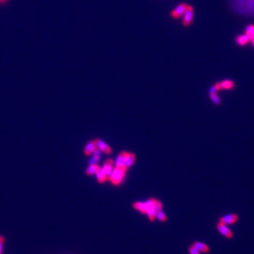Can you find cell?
Returning a JSON list of instances; mask_svg holds the SVG:
<instances>
[{"label": "cell", "instance_id": "cell-18", "mask_svg": "<svg viewBox=\"0 0 254 254\" xmlns=\"http://www.w3.org/2000/svg\"><path fill=\"white\" fill-rule=\"evenodd\" d=\"M95 174H96L97 179V181H98L99 183H101V184L104 183V181H106L107 178H108L105 174H104L103 171H102V168H100V169L97 172V173Z\"/></svg>", "mask_w": 254, "mask_h": 254}, {"label": "cell", "instance_id": "cell-15", "mask_svg": "<svg viewBox=\"0 0 254 254\" xmlns=\"http://www.w3.org/2000/svg\"><path fill=\"white\" fill-rule=\"evenodd\" d=\"M127 154V152H126V151H122V152L117 156V158H116V167H123Z\"/></svg>", "mask_w": 254, "mask_h": 254}, {"label": "cell", "instance_id": "cell-17", "mask_svg": "<svg viewBox=\"0 0 254 254\" xmlns=\"http://www.w3.org/2000/svg\"><path fill=\"white\" fill-rule=\"evenodd\" d=\"M134 208L141 212V213L143 214H146V207L145 204H144L143 202H136L134 203V205H133Z\"/></svg>", "mask_w": 254, "mask_h": 254}, {"label": "cell", "instance_id": "cell-14", "mask_svg": "<svg viewBox=\"0 0 254 254\" xmlns=\"http://www.w3.org/2000/svg\"><path fill=\"white\" fill-rule=\"evenodd\" d=\"M244 33L247 35L249 38H250L251 40L252 41L254 40V23H249V24L246 25L245 28H244Z\"/></svg>", "mask_w": 254, "mask_h": 254}, {"label": "cell", "instance_id": "cell-7", "mask_svg": "<svg viewBox=\"0 0 254 254\" xmlns=\"http://www.w3.org/2000/svg\"><path fill=\"white\" fill-rule=\"evenodd\" d=\"M217 229H218V232L221 233L223 236H225L226 238H228V239L233 238V236H234V235H233L232 232L229 229V227H228L227 225H225V224L219 222L218 224H217Z\"/></svg>", "mask_w": 254, "mask_h": 254}, {"label": "cell", "instance_id": "cell-25", "mask_svg": "<svg viewBox=\"0 0 254 254\" xmlns=\"http://www.w3.org/2000/svg\"><path fill=\"white\" fill-rule=\"evenodd\" d=\"M4 1H5V0H0V2H4Z\"/></svg>", "mask_w": 254, "mask_h": 254}, {"label": "cell", "instance_id": "cell-6", "mask_svg": "<svg viewBox=\"0 0 254 254\" xmlns=\"http://www.w3.org/2000/svg\"><path fill=\"white\" fill-rule=\"evenodd\" d=\"M219 222L225 224L226 225H230L236 223L239 220V216L237 214H228L225 216L221 217Z\"/></svg>", "mask_w": 254, "mask_h": 254}, {"label": "cell", "instance_id": "cell-21", "mask_svg": "<svg viewBox=\"0 0 254 254\" xmlns=\"http://www.w3.org/2000/svg\"><path fill=\"white\" fill-rule=\"evenodd\" d=\"M188 251H189L190 254H200V251H198L197 249L193 246L189 247V249H188Z\"/></svg>", "mask_w": 254, "mask_h": 254}, {"label": "cell", "instance_id": "cell-23", "mask_svg": "<svg viewBox=\"0 0 254 254\" xmlns=\"http://www.w3.org/2000/svg\"><path fill=\"white\" fill-rule=\"evenodd\" d=\"M4 237L0 236V254L2 253V247H3V244H4Z\"/></svg>", "mask_w": 254, "mask_h": 254}, {"label": "cell", "instance_id": "cell-13", "mask_svg": "<svg viewBox=\"0 0 254 254\" xmlns=\"http://www.w3.org/2000/svg\"><path fill=\"white\" fill-rule=\"evenodd\" d=\"M97 148L96 143L95 141H91L86 145L85 148L84 149V154L85 155H90L94 152V150Z\"/></svg>", "mask_w": 254, "mask_h": 254}, {"label": "cell", "instance_id": "cell-10", "mask_svg": "<svg viewBox=\"0 0 254 254\" xmlns=\"http://www.w3.org/2000/svg\"><path fill=\"white\" fill-rule=\"evenodd\" d=\"M95 143H96L97 148H99L100 150L104 152L106 154H110L112 153L111 148H109V146L107 145V144L104 143V141H102V140L100 139H96L95 140Z\"/></svg>", "mask_w": 254, "mask_h": 254}, {"label": "cell", "instance_id": "cell-5", "mask_svg": "<svg viewBox=\"0 0 254 254\" xmlns=\"http://www.w3.org/2000/svg\"><path fill=\"white\" fill-rule=\"evenodd\" d=\"M251 39L245 33H240L234 37V43L239 47H245L251 43Z\"/></svg>", "mask_w": 254, "mask_h": 254}, {"label": "cell", "instance_id": "cell-4", "mask_svg": "<svg viewBox=\"0 0 254 254\" xmlns=\"http://www.w3.org/2000/svg\"><path fill=\"white\" fill-rule=\"evenodd\" d=\"M194 8L192 5L188 4L187 11H186L184 15L183 16L182 20V25L183 26L186 28L190 27L192 25L193 22V19H194Z\"/></svg>", "mask_w": 254, "mask_h": 254}, {"label": "cell", "instance_id": "cell-9", "mask_svg": "<svg viewBox=\"0 0 254 254\" xmlns=\"http://www.w3.org/2000/svg\"><path fill=\"white\" fill-rule=\"evenodd\" d=\"M218 83L219 85H220L221 90H232L234 89L235 87V83L234 82V81L230 80V79H225V80H223L222 81L218 82Z\"/></svg>", "mask_w": 254, "mask_h": 254}, {"label": "cell", "instance_id": "cell-20", "mask_svg": "<svg viewBox=\"0 0 254 254\" xmlns=\"http://www.w3.org/2000/svg\"><path fill=\"white\" fill-rule=\"evenodd\" d=\"M156 218L159 220L162 221V222H165V221L167 220V217L162 210H159L157 212V213H156Z\"/></svg>", "mask_w": 254, "mask_h": 254}, {"label": "cell", "instance_id": "cell-12", "mask_svg": "<svg viewBox=\"0 0 254 254\" xmlns=\"http://www.w3.org/2000/svg\"><path fill=\"white\" fill-rule=\"evenodd\" d=\"M193 246H194L198 251H200V252H203L204 253H208L210 251L209 246L206 244L202 243V242H199V241L195 242V243L193 244Z\"/></svg>", "mask_w": 254, "mask_h": 254}, {"label": "cell", "instance_id": "cell-22", "mask_svg": "<svg viewBox=\"0 0 254 254\" xmlns=\"http://www.w3.org/2000/svg\"><path fill=\"white\" fill-rule=\"evenodd\" d=\"M99 160H100V157H97V156H93V157L91 159V160H90V163L91 165H93V164H97V162L99 161Z\"/></svg>", "mask_w": 254, "mask_h": 254}, {"label": "cell", "instance_id": "cell-2", "mask_svg": "<svg viewBox=\"0 0 254 254\" xmlns=\"http://www.w3.org/2000/svg\"><path fill=\"white\" fill-rule=\"evenodd\" d=\"M127 169L124 167H116V168L112 172L111 175L109 176V179L112 181V183L115 185H119L122 182L123 177L125 175V172Z\"/></svg>", "mask_w": 254, "mask_h": 254}, {"label": "cell", "instance_id": "cell-8", "mask_svg": "<svg viewBox=\"0 0 254 254\" xmlns=\"http://www.w3.org/2000/svg\"><path fill=\"white\" fill-rule=\"evenodd\" d=\"M113 165H114V161L112 159H111V158H109L105 161L104 162V164L103 165V167H102V169L103 172L104 173V174L107 176V177H109V176L111 175L112 172L113 171Z\"/></svg>", "mask_w": 254, "mask_h": 254}, {"label": "cell", "instance_id": "cell-1", "mask_svg": "<svg viewBox=\"0 0 254 254\" xmlns=\"http://www.w3.org/2000/svg\"><path fill=\"white\" fill-rule=\"evenodd\" d=\"M227 6L234 14L254 18V0H228Z\"/></svg>", "mask_w": 254, "mask_h": 254}, {"label": "cell", "instance_id": "cell-19", "mask_svg": "<svg viewBox=\"0 0 254 254\" xmlns=\"http://www.w3.org/2000/svg\"><path fill=\"white\" fill-rule=\"evenodd\" d=\"M210 97L213 103L216 105H220L221 103H222V100L218 96V95L217 94V93H210Z\"/></svg>", "mask_w": 254, "mask_h": 254}, {"label": "cell", "instance_id": "cell-3", "mask_svg": "<svg viewBox=\"0 0 254 254\" xmlns=\"http://www.w3.org/2000/svg\"><path fill=\"white\" fill-rule=\"evenodd\" d=\"M188 4L186 3H180L178 4L170 13V16L173 19L178 20L183 17L186 11H187Z\"/></svg>", "mask_w": 254, "mask_h": 254}, {"label": "cell", "instance_id": "cell-24", "mask_svg": "<svg viewBox=\"0 0 254 254\" xmlns=\"http://www.w3.org/2000/svg\"><path fill=\"white\" fill-rule=\"evenodd\" d=\"M251 45H252L253 47L254 48V40L251 42Z\"/></svg>", "mask_w": 254, "mask_h": 254}, {"label": "cell", "instance_id": "cell-11", "mask_svg": "<svg viewBox=\"0 0 254 254\" xmlns=\"http://www.w3.org/2000/svg\"><path fill=\"white\" fill-rule=\"evenodd\" d=\"M135 160H136V156L133 153H127V156H126L125 161H124V165H123V167H125L126 169L129 168L130 167H131L133 164H134Z\"/></svg>", "mask_w": 254, "mask_h": 254}, {"label": "cell", "instance_id": "cell-16", "mask_svg": "<svg viewBox=\"0 0 254 254\" xmlns=\"http://www.w3.org/2000/svg\"><path fill=\"white\" fill-rule=\"evenodd\" d=\"M100 167L97 164L90 165V166L88 167L87 169H86L85 174H87V175H88V176L93 175V174H96L97 172L98 171V170L100 169Z\"/></svg>", "mask_w": 254, "mask_h": 254}]
</instances>
